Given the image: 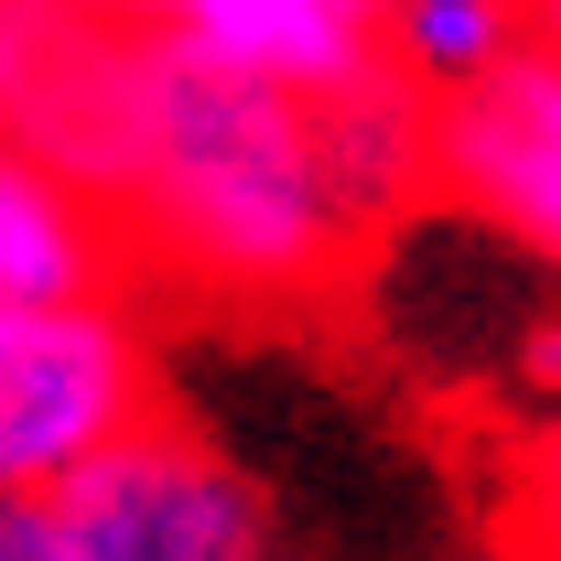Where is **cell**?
Returning a JSON list of instances; mask_svg holds the SVG:
<instances>
[{"mask_svg":"<svg viewBox=\"0 0 561 561\" xmlns=\"http://www.w3.org/2000/svg\"><path fill=\"white\" fill-rule=\"evenodd\" d=\"M0 130L66 162L119 249L227 291L335 280L432 195V98L389 66L271 87L87 0H0Z\"/></svg>","mask_w":561,"mask_h":561,"instance_id":"cell-1","label":"cell"},{"mask_svg":"<svg viewBox=\"0 0 561 561\" xmlns=\"http://www.w3.org/2000/svg\"><path fill=\"white\" fill-rule=\"evenodd\" d=\"M260 486L173 421H130L76 476L0 496V561H260Z\"/></svg>","mask_w":561,"mask_h":561,"instance_id":"cell-2","label":"cell"},{"mask_svg":"<svg viewBox=\"0 0 561 561\" xmlns=\"http://www.w3.org/2000/svg\"><path fill=\"white\" fill-rule=\"evenodd\" d=\"M151 421V346L108 291H0V496L76 476L98 443Z\"/></svg>","mask_w":561,"mask_h":561,"instance_id":"cell-3","label":"cell"},{"mask_svg":"<svg viewBox=\"0 0 561 561\" xmlns=\"http://www.w3.org/2000/svg\"><path fill=\"white\" fill-rule=\"evenodd\" d=\"M432 195L476 206L561 271V55H507L486 87L432 108Z\"/></svg>","mask_w":561,"mask_h":561,"instance_id":"cell-4","label":"cell"},{"mask_svg":"<svg viewBox=\"0 0 561 561\" xmlns=\"http://www.w3.org/2000/svg\"><path fill=\"white\" fill-rule=\"evenodd\" d=\"M87 11L151 22V33H173L238 76H271V87H346L378 66V33L356 0H87Z\"/></svg>","mask_w":561,"mask_h":561,"instance_id":"cell-5","label":"cell"},{"mask_svg":"<svg viewBox=\"0 0 561 561\" xmlns=\"http://www.w3.org/2000/svg\"><path fill=\"white\" fill-rule=\"evenodd\" d=\"M108 280H119V216L22 130H0V291H108Z\"/></svg>","mask_w":561,"mask_h":561,"instance_id":"cell-6","label":"cell"},{"mask_svg":"<svg viewBox=\"0 0 561 561\" xmlns=\"http://www.w3.org/2000/svg\"><path fill=\"white\" fill-rule=\"evenodd\" d=\"M367 33H378V66L443 108L486 87L507 55H529V0H378Z\"/></svg>","mask_w":561,"mask_h":561,"instance_id":"cell-7","label":"cell"},{"mask_svg":"<svg viewBox=\"0 0 561 561\" xmlns=\"http://www.w3.org/2000/svg\"><path fill=\"white\" fill-rule=\"evenodd\" d=\"M529 518H540V529L561 540V421H551V443L529 454Z\"/></svg>","mask_w":561,"mask_h":561,"instance_id":"cell-8","label":"cell"},{"mask_svg":"<svg viewBox=\"0 0 561 561\" xmlns=\"http://www.w3.org/2000/svg\"><path fill=\"white\" fill-rule=\"evenodd\" d=\"M529 44H540V55H561V0H529Z\"/></svg>","mask_w":561,"mask_h":561,"instance_id":"cell-9","label":"cell"},{"mask_svg":"<svg viewBox=\"0 0 561 561\" xmlns=\"http://www.w3.org/2000/svg\"><path fill=\"white\" fill-rule=\"evenodd\" d=\"M356 11H378V0H356Z\"/></svg>","mask_w":561,"mask_h":561,"instance_id":"cell-10","label":"cell"}]
</instances>
